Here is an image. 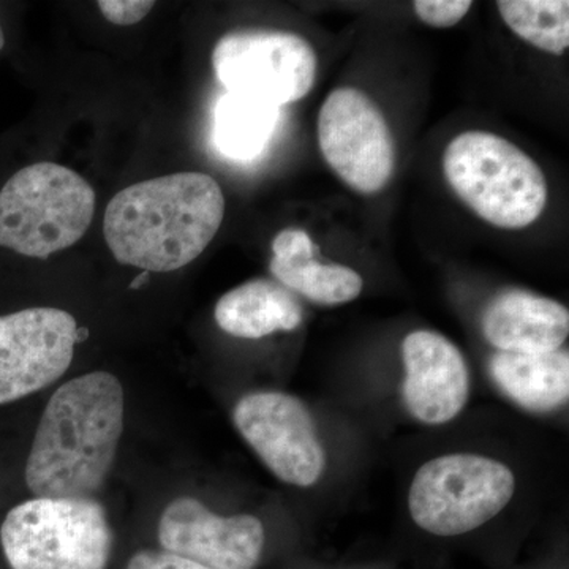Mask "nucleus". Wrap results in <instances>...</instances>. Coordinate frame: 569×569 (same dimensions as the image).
Segmentation results:
<instances>
[{
  "label": "nucleus",
  "instance_id": "1",
  "mask_svg": "<svg viewBox=\"0 0 569 569\" xmlns=\"http://www.w3.org/2000/svg\"><path fill=\"white\" fill-rule=\"evenodd\" d=\"M126 399L110 372L67 381L48 400L26 460L33 497L92 498L110 475L123 430Z\"/></svg>",
  "mask_w": 569,
  "mask_h": 569
},
{
  "label": "nucleus",
  "instance_id": "2",
  "mask_svg": "<svg viewBox=\"0 0 569 569\" xmlns=\"http://www.w3.org/2000/svg\"><path fill=\"white\" fill-rule=\"evenodd\" d=\"M224 197L209 174L174 173L126 187L107 206L104 241L118 263L178 271L219 233Z\"/></svg>",
  "mask_w": 569,
  "mask_h": 569
},
{
  "label": "nucleus",
  "instance_id": "3",
  "mask_svg": "<svg viewBox=\"0 0 569 569\" xmlns=\"http://www.w3.org/2000/svg\"><path fill=\"white\" fill-rule=\"evenodd\" d=\"M443 174L471 212L501 230L530 227L548 204L541 168L500 134L470 130L452 138L443 153Z\"/></svg>",
  "mask_w": 569,
  "mask_h": 569
},
{
  "label": "nucleus",
  "instance_id": "4",
  "mask_svg": "<svg viewBox=\"0 0 569 569\" xmlns=\"http://www.w3.org/2000/svg\"><path fill=\"white\" fill-rule=\"evenodd\" d=\"M93 211L96 192L77 171L51 162L28 164L0 187V249L44 260L77 244Z\"/></svg>",
  "mask_w": 569,
  "mask_h": 569
},
{
  "label": "nucleus",
  "instance_id": "5",
  "mask_svg": "<svg viewBox=\"0 0 569 569\" xmlns=\"http://www.w3.org/2000/svg\"><path fill=\"white\" fill-rule=\"evenodd\" d=\"M0 548L10 569H107L112 533L92 498L33 497L7 512Z\"/></svg>",
  "mask_w": 569,
  "mask_h": 569
},
{
  "label": "nucleus",
  "instance_id": "6",
  "mask_svg": "<svg viewBox=\"0 0 569 569\" xmlns=\"http://www.w3.org/2000/svg\"><path fill=\"white\" fill-rule=\"evenodd\" d=\"M515 490V475L505 463L478 455H447L419 468L408 508L427 533L459 537L500 515Z\"/></svg>",
  "mask_w": 569,
  "mask_h": 569
},
{
  "label": "nucleus",
  "instance_id": "7",
  "mask_svg": "<svg viewBox=\"0 0 569 569\" xmlns=\"http://www.w3.org/2000/svg\"><path fill=\"white\" fill-rule=\"evenodd\" d=\"M212 67L228 93L282 108L312 91L318 59L298 33L238 31L217 41Z\"/></svg>",
  "mask_w": 569,
  "mask_h": 569
},
{
  "label": "nucleus",
  "instance_id": "8",
  "mask_svg": "<svg viewBox=\"0 0 569 569\" xmlns=\"http://www.w3.org/2000/svg\"><path fill=\"white\" fill-rule=\"evenodd\" d=\"M318 144L337 178L355 192H381L396 171V144L387 118L367 93L339 88L318 112Z\"/></svg>",
  "mask_w": 569,
  "mask_h": 569
},
{
  "label": "nucleus",
  "instance_id": "9",
  "mask_svg": "<svg viewBox=\"0 0 569 569\" xmlns=\"http://www.w3.org/2000/svg\"><path fill=\"white\" fill-rule=\"evenodd\" d=\"M233 421L249 447L280 481L310 488L323 475V445L312 415L298 397L252 392L236 403Z\"/></svg>",
  "mask_w": 569,
  "mask_h": 569
},
{
  "label": "nucleus",
  "instance_id": "10",
  "mask_svg": "<svg viewBox=\"0 0 569 569\" xmlns=\"http://www.w3.org/2000/svg\"><path fill=\"white\" fill-rule=\"evenodd\" d=\"M78 342L73 316L31 307L0 316V407L50 387L69 370Z\"/></svg>",
  "mask_w": 569,
  "mask_h": 569
},
{
  "label": "nucleus",
  "instance_id": "11",
  "mask_svg": "<svg viewBox=\"0 0 569 569\" xmlns=\"http://www.w3.org/2000/svg\"><path fill=\"white\" fill-rule=\"evenodd\" d=\"M164 552L176 553L211 569H254L263 556L266 533L250 515H216L192 497L176 498L159 520Z\"/></svg>",
  "mask_w": 569,
  "mask_h": 569
},
{
  "label": "nucleus",
  "instance_id": "12",
  "mask_svg": "<svg viewBox=\"0 0 569 569\" xmlns=\"http://www.w3.org/2000/svg\"><path fill=\"white\" fill-rule=\"evenodd\" d=\"M403 399L426 425L452 421L470 396V372L458 347L436 331L410 332L402 342Z\"/></svg>",
  "mask_w": 569,
  "mask_h": 569
},
{
  "label": "nucleus",
  "instance_id": "13",
  "mask_svg": "<svg viewBox=\"0 0 569 569\" xmlns=\"http://www.w3.org/2000/svg\"><path fill=\"white\" fill-rule=\"evenodd\" d=\"M482 335L505 353L557 351L569 335L567 307L553 299L511 290L498 295L482 316Z\"/></svg>",
  "mask_w": 569,
  "mask_h": 569
},
{
  "label": "nucleus",
  "instance_id": "14",
  "mask_svg": "<svg viewBox=\"0 0 569 569\" xmlns=\"http://www.w3.org/2000/svg\"><path fill=\"white\" fill-rule=\"evenodd\" d=\"M271 249L269 269L291 293L295 291L320 306L347 305L362 293V277L348 266L320 263L317 246L305 230L280 231Z\"/></svg>",
  "mask_w": 569,
  "mask_h": 569
},
{
  "label": "nucleus",
  "instance_id": "15",
  "mask_svg": "<svg viewBox=\"0 0 569 569\" xmlns=\"http://www.w3.org/2000/svg\"><path fill=\"white\" fill-rule=\"evenodd\" d=\"M217 325L239 339H263L279 331H295L305 320L301 302L290 290L269 279L239 284L219 299Z\"/></svg>",
  "mask_w": 569,
  "mask_h": 569
},
{
  "label": "nucleus",
  "instance_id": "16",
  "mask_svg": "<svg viewBox=\"0 0 569 569\" xmlns=\"http://www.w3.org/2000/svg\"><path fill=\"white\" fill-rule=\"evenodd\" d=\"M490 373L501 391L529 410L550 411L567 403L568 351L538 355L498 351L490 359Z\"/></svg>",
  "mask_w": 569,
  "mask_h": 569
},
{
  "label": "nucleus",
  "instance_id": "17",
  "mask_svg": "<svg viewBox=\"0 0 569 569\" xmlns=\"http://www.w3.org/2000/svg\"><path fill=\"white\" fill-rule=\"evenodd\" d=\"M280 108L224 93L213 114V140L222 156L247 162L260 156L279 126Z\"/></svg>",
  "mask_w": 569,
  "mask_h": 569
},
{
  "label": "nucleus",
  "instance_id": "18",
  "mask_svg": "<svg viewBox=\"0 0 569 569\" xmlns=\"http://www.w3.org/2000/svg\"><path fill=\"white\" fill-rule=\"evenodd\" d=\"M498 13L520 40L531 47L561 56L569 48V2L567 0H501Z\"/></svg>",
  "mask_w": 569,
  "mask_h": 569
},
{
  "label": "nucleus",
  "instance_id": "19",
  "mask_svg": "<svg viewBox=\"0 0 569 569\" xmlns=\"http://www.w3.org/2000/svg\"><path fill=\"white\" fill-rule=\"evenodd\" d=\"M473 7L470 0H417L415 14L430 28L448 29L459 24Z\"/></svg>",
  "mask_w": 569,
  "mask_h": 569
},
{
  "label": "nucleus",
  "instance_id": "20",
  "mask_svg": "<svg viewBox=\"0 0 569 569\" xmlns=\"http://www.w3.org/2000/svg\"><path fill=\"white\" fill-rule=\"evenodd\" d=\"M97 6L112 24L133 26L144 20L156 3L151 0H100Z\"/></svg>",
  "mask_w": 569,
  "mask_h": 569
},
{
  "label": "nucleus",
  "instance_id": "21",
  "mask_svg": "<svg viewBox=\"0 0 569 569\" xmlns=\"http://www.w3.org/2000/svg\"><path fill=\"white\" fill-rule=\"evenodd\" d=\"M127 569H211L197 561L164 552V550H140L130 559Z\"/></svg>",
  "mask_w": 569,
  "mask_h": 569
},
{
  "label": "nucleus",
  "instance_id": "22",
  "mask_svg": "<svg viewBox=\"0 0 569 569\" xmlns=\"http://www.w3.org/2000/svg\"><path fill=\"white\" fill-rule=\"evenodd\" d=\"M7 39L6 32H3L2 24H0V52H2L3 48H6Z\"/></svg>",
  "mask_w": 569,
  "mask_h": 569
}]
</instances>
